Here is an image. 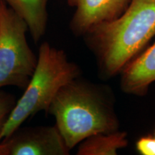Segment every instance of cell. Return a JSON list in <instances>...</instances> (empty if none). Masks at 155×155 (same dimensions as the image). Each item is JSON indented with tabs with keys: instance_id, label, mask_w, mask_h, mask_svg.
Returning a JSON list of instances; mask_svg holds the SVG:
<instances>
[{
	"instance_id": "obj_4",
	"label": "cell",
	"mask_w": 155,
	"mask_h": 155,
	"mask_svg": "<svg viewBox=\"0 0 155 155\" xmlns=\"http://www.w3.org/2000/svg\"><path fill=\"white\" fill-rule=\"evenodd\" d=\"M26 23L0 0V89L25 90L35 70L38 56L27 40Z\"/></svg>"
},
{
	"instance_id": "obj_11",
	"label": "cell",
	"mask_w": 155,
	"mask_h": 155,
	"mask_svg": "<svg viewBox=\"0 0 155 155\" xmlns=\"http://www.w3.org/2000/svg\"><path fill=\"white\" fill-rule=\"evenodd\" d=\"M136 147L141 155H155V137L151 136L141 137L137 141Z\"/></svg>"
},
{
	"instance_id": "obj_3",
	"label": "cell",
	"mask_w": 155,
	"mask_h": 155,
	"mask_svg": "<svg viewBox=\"0 0 155 155\" xmlns=\"http://www.w3.org/2000/svg\"><path fill=\"white\" fill-rule=\"evenodd\" d=\"M79 74L78 67L69 61L64 50L48 42L42 43L35 70L4 125L0 141L8 137L31 116L41 111L48 113L58 91L78 78Z\"/></svg>"
},
{
	"instance_id": "obj_8",
	"label": "cell",
	"mask_w": 155,
	"mask_h": 155,
	"mask_svg": "<svg viewBox=\"0 0 155 155\" xmlns=\"http://www.w3.org/2000/svg\"><path fill=\"white\" fill-rule=\"evenodd\" d=\"M28 26L32 40L37 43L46 32L47 5L49 0H3Z\"/></svg>"
},
{
	"instance_id": "obj_7",
	"label": "cell",
	"mask_w": 155,
	"mask_h": 155,
	"mask_svg": "<svg viewBox=\"0 0 155 155\" xmlns=\"http://www.w3.org/2000/svg\"><path fill=\"white\" fill-rule=\"evenodd\" d=\"M121 85L124 91L137 96L146 94L155 81V42L122 70Z\"/></svg>"
},
{
	"instance_id": "obj_12",
	"label": "cell",
	"mask_w": 155,
	"mask_h": 155,
	"mask_svg": "<svg viewBox=\"0 0 155 155\" xmlns=\"http://www.w3.org/2000/svg\"><path fill=\"white\" fill-rule=\"evenodd\" d=\"M154 135H155V134H154Z\"/></svg>"
},
{
	"instance_id": "obj_6",
	"label": "cell",
	"mask_w": 155,
	"mask_h": 155,
	"mask_svg": "<svg viewBox=\"0 0 155 155\" xmlns=\"http://www.w3.org/2000/svg\"><path fill=\"white\" fill-rule=\"evenodd\" d=\"M75 8L71 26L77 33L86 34L96 25L116 18L130 0H67Z\"/></svg>"
},
{
	"instance_id": "obj_9",
	"label": "cell",
	"mask_w": 155,
	"mask_h": 155,
	"mask_svg": "<svg viewBox=\"0 0 155 155\" xmlns=\"http://www.w3.org/2000/svg\"><path fill=\"white\" fill-rule=\"evenodd\" d=\"M127 133L118 130L92 135L80 143L77 154L116 155L118 150L127 146Z\"/></svg>"
},
{
	"instance_id": "obj_1",
	"label": "cell",
	"mask_w": 155,
	"mask_h": 155,
	"mask_svg": "<svg viewBox=\"0 0 155 155\" xmlns=\"http://www.w3.org/2000/svg\"><path fill=\"white\" fill-rule=\"evenodd\" d=\"M99 87L76 79L63 86L48 113L70 150L91 136L118 130L119 121L111 100Z\"/></svg>"
},
{
	"instance_id": "obj_10",
	"label": "cell",
	"mask_w": 155,
	"mask_h": 155,
	"mask_svg": "<svg viewBox=\"0 0 155 155\" xmlns=\"http://www.w3.org/2000/svg\"><path fill=\"white\" fill-rule=\"evenodd\" d=\"M16 102L12 94L0 90V134Z\"/></svg>"
},
{
	"instance_id": "obj_5",
	"label": "cell",
	"mask_w": 155,
	"mask_h": 155,
	"mask_svg": "<svg viewBox=\"0 0 155 155\" xmlns=\"http://www.w3.org/2000/svg\"><path fill=\"white\" fill-rule=\"evenodd\" d=\"M68 148L54 127H19L0 141V155H67Z\"/></svg>"
},
{
	"instance_id": "obj_2",
	"label": "cell",
	"mask_w": 155,
	"mask_h": 155,
	"mask_svg": "<svg viewBox=\"0 0 155 155\" xmlns=\"http://www.w3.org/2000/svg\"><path fill=\"white\" fill-rule=\"evenodd\" d=\"M87 33L103 72L117 74L155 36V0H130L119 17Z\"/></svg>"
}]
</instances>
